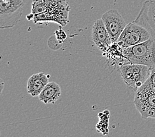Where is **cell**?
<instances>
[{
    "label": "cell",
    "instance_id": "obj_1",
    "mask_svg": "<svg viewBox=\"0 0 155 137\" xmlns=\"http://www.w3.org/2000/svg\"><path fill=\"white\" fill-rule=\"evenodd\" d=\"M123 55L127 64L146 65L155 68V40L147 41L131 47L123 48Z\"/></svg>",
    "mask_w": 155,
    "mask_h": 137
},
{
    "label": "cell",
    "instance_id": "obj_2",
    "mask_svg": "<svg viewBox=\"0 0 155 137\" xmlns=\"http://www.w3.org/2000/svg\"><path fill=\"white\" fill-rule=\"evenodd\" d=\"M119 72L125 83L135 92L148 79L151 69L143 65L125 64L120 66Z\"/></svg>",
    "mask_w": 155,
    "mask_h": 137
},
{
    "label": "cell",
    "instance_id": "obj_3",
    "mask_svg": "<svg viewBox=\"0 0 155 137\" xmlns=\"http://www.w3.org/2000/svg\"><path fill=\"white\" fill-rule=\"evenodd\" d=\"M152 38L149 32L142 26L133 21L125 27L116 42L122 48L131 47Z\"/></svg>",
    "mask_w": 155,
    "mask_h": 137
},
{
    "label": "cell",
    "instance_id": "obj_4",
    "mask_svg": "<svg viewBox=\"0 0 155 137\" xmlns=\"http://www.w3.org/2000/svg\"><path fill=\"white\" fill-rule=\"evenodd\" d=\"M102 20L111 37L113 43H116L124 31L126 23L116 9H111L102 15Z\"/></svg>",
    "mask_w": 155,
    "mask_h": 137
},
{
    "label": "cell",
    "instance_id": "obj_5",
    "mask_svg": "<svg viewBox=\"0 0 155 137\" xmlns=\"http://www.w3.org/2000/svg\"><path fill=\"white\" fill-rule=\"evenodd\" d=\"M65 1H62L59 3L58 5L53 7L46 11L40 13L38 15H35L33 20L34 22H56L61 26H64L68 22V16L69 11H68L69 6L67 3L64 4Z\"/></svg>",
    "mask_w": 155,
    "mask_h": 137
},
{
    "label": "cell",
    "instance_id": "obj_6",
    "mask_svg": "<svg viewBox=\"0 0 155 137\" xmlns=\"http://www.w3.org/2000/svg\"><path fill=\"white\" fill-rule=\"evenodd\" d=\"M134 22L147 29L151 38L155 40V0L144 2Z\"/></svg>",
    "mask_w": 155,
    "mask_h": 137
},
{
    "label": "cell",
    "instance_id": "obj_7",
    "mask_svg": "<svg viewBox=\"0 0 155 137\" xmlns=\"http://www.w3.org/2000/svg\"><path fill=\"white\" fill-rule=\"evenodd\" d=\"M134 103L143 119H155V92L135 94Z\"/></svg>",
    "mask_w": 155,
    "mask_h": 137
},
{
    "label": "cell",
    "instance_id": "obj_8",
    "mask_svg": "<svg viewBox=\"0 0 155 137\" xmlns=\"http://www.w3.org/2000/svg\"><path fill=\"white\" fill-rule=\"evenodd\" d=\"M91 38L96 46L104 53L113 44L102 18L97 20L94 23L92 29Z\"/></svg>",
    "mask_w": 155,
    "mask_h": 137
},
{
    "label": "cell",
    "instance_id": "obj_9",
    "mask_svg": "<svg viewBox=\"0 0 155 137\" xmlns=\"http://www.w3.org/2000/svg\"><path fill=\"white\" fill-rule=\"evenodd\" d=\"M48 83V78L44 73L34 74L28 80L27 85L28 93L33 97L38 96Z\"/></svg>",
    "mask_w": 155,
    "mask_h": 137
},
{
    "label": "cell",
    "instance_id": "obj_10",
    "mask_svg": "<svg viewBox=\"0 0 155 137\" xmlns=\"http://www.w3.org/2000/svg\"><path fill=\"white\" fill-rule=\"evenodd\" d=\"M61 94L60 86L55 82L48 83L38 96L40 100L44 103H54L60 99Z\"/></svg>",
    "mask_w": 155,
    "mask_h": 137
},
{
    "label": "cell",
    "instance_id": "obj_11",
    "mask_svg": "<svg viewBox=\"0 0 155 137\" xmlns=\"http://www.w3.org/2000/svg\"><path fill=\"white\" fill-rule=\"evenodd\" d=\"M22 13L23 8L12 13L0 15V27L2 28L13 27L19 21Z\"/></svg>",
    "mask_w": 155,
    "mask_h": 137
},
{
    "label": "cell",
    "instance_id": "obj_12",
    "mask_svg": "<svg viewBox=\"0 0 155 137\" xmlns=\"http://www.w3.org/2000/svg\"><path fill=\"white\" fill-rule=\"evenodd\" d=\"M23 0H9L3 2L0 0V15L9 14L23 8Z\"/></svg>",
    "mask_w": 155,
    "mask_h": 137
},
{
    "label": "cell",
    "instance_id": "obj_13",
    "mask_svg": "<svg viewBox=\"0 0 155 137\" xmlns=\"http://www.w3.org/2000/svg\"><path fill=\"white\" fill-rule=\"evenodd\" d=\"M151 92H155V68L151 69L148 79L135 92V94H144Z\"/></svg>",
    "mask_w": 155,
    "mask_h": 137
}]
</instances>
